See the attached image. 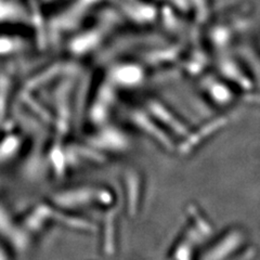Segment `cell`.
<instances>
[{
  "mask_svg": "<svg viewBox=\"0 0 260 260\" xmlns=\"http://www.w3.org/2000/svg\"><path fill=\"white\" fill-rule=\"evenodd\" d=\"M258 44H259V48H260V39H259V42H258Z\"/></svg>",
  "mask_w": 260,
  "mask_h": 260,
  "instance_id": "2",
  "label": "cell"
},
{
  "mask_svg": "<svg viewBox=\"0 0 260 260\" xmlns=\"http://www.w3.org/2000/svg\"><path fill=\"white\" fill-rule=\"evenodd\" d=\"M243 11H234V18L231 12L226 13L222 16L221 20H219L214 24L209 29V42L215 47L223 48L226 45L231 43V40L239 34V31L242 30L246 25V19L244 18Z\"/></svg>",
  "mask_w": 260,
  "mask_h": 260,
  "instance_id": "1",
  "label": "cell"
}]
</instances>
